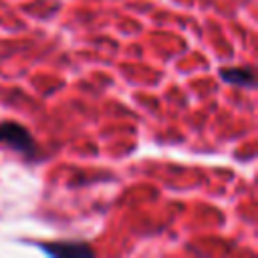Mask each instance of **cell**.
Instances as JSON below:
<instances>
[{
    "label": "cell",
    "mask_w": 258,
    "mask_h": 258,
    "mask_svg": "<svg viewBox=\"0 0 258 258\" xmlns=\"http://www.w3.org/2000/svg\"><path fill=\"white\" fill-rule=\"evenodd\" d=\"M38 246L50 256H93L95 254V250L87 242H79V240L48 242V244H38Z\"/></svg>",
    "instance_id": "cell-2"
},
{
    "label": "cell",
    "mask_w": 258,
    "mask_h": 258,
    "mask_svg": "<svg viewBox=\"0 0 258 258\" xmlns=\"http://www.w3.org/2000/svg\"><path fill=\"white\" fill-rule=\"evenodd\" d=\"M220 79L224 83L246 87V89H252L254 81H256L254 71L250 67H226V69H220Z\"/></svg>",
    "instance_id": "cell-3"
},
{
    "label": "cell",
    "mask_w": 258,
    "mask_h": 258,
    "mask_svg": "<svg viewBox=\"0 0 258 258\" xmlns=\"http://www.w3.org/2000/svg\"><path fill=\"white\" fill-rule=\"evenodd\" d=\"M0 143L20 151V153H32L34 151V139L30 131L16 123V121H2L0 123Z\"/></svg>",
    "instance_id": "cell-1"
}]
</instances>
